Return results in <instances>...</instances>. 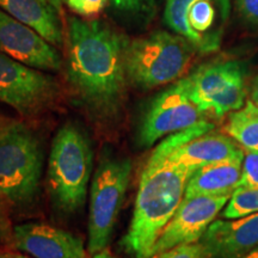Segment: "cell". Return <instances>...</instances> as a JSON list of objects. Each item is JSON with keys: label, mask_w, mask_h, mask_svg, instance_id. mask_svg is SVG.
Returning a JSON list of instances; mask_svg holds the SVG:
<instances>
[{"label": "cell", "mask_w": 258, "mask_h": 258, "mask_svg": "<svg viewBox=\"0 0 258 258\" xmlns=\"http://www.w3.org/2000/svg\"><path fill=\"white\" fill-rule=\"evenodd\" d=\"M128 40L108 24L70 17L66 30V72L71 89L93 117L111 121L123 106L128 79Z\"/></svg>", "instance_id": "cell-1"}, {"label": "cell", "mask_w": 258, "mask_h": 258, "mask_svg": "<svg viewBox=\"0 0 258 258\" xmlns=\"http://www.w3.org/2000/svg\"><path fill=\"white\" fill-rule=\"evenodd\" d=\"M192 172L170 160L146 164L131 226L121 241L125 252L134 258H152L154 245L179 207Z\"/></svg>", "instance_id": "cell-2"}, {"label": "cell", "mask_w": 258, "mask_h": 258, "mask_svg": "<svg viewBox=\"0 0 258 258\" xmlns=\"http://www.w3.org/2000/svg\"><path fill=\"white\" fill-rule=\"evenodd\" d=\"M93 167L90 139L74 123L61 127L51 144L47 183L55 208L72 214L86 201Z\"/></svg>", "instance_id": "cell-3"}, {"label": "cell", "mask_w": 258, "mask_h": 258, "mask_svg": "<svg viewBox=\"0 0 258 258\" xmlns=\"http://www.w3.org/2000/svg\"><path fill=\"white\" fill-rule=\"evenodd\" d=\"M43 156L40 141L23 122L0 120V201L14 208L37 198Z\"/></svg>", "instance_id": "cell-4"}, {"label": "cell", "mask_w": 258, "mask_h": 258, "mask_svg": "<svg viewBox=\"0 0 258 258\" xmlns=\"http://www.w3.org/2000/svg\"><path fill=\"white\" fill-rule=\"evenodd\" d=\"M195 51L185 38L164 30L128 41L125 47L128 84L148 90L175 82L188 70Z\"/></svg>", "instance_id": "cell-5"}, {"label": "cell", "mask_w": 258, "mask_h": 258, "mask_svg": "<svg viewBox=\"0 0 258 258\" xmlns=\"http://www.w3.org/2000/svg\"><path fill=\"white\" fill-rule=\"evenodd\" d=\"M132 160L103 157L93 175L90 189L88 250L95 254L108 246L132 176Z\"/></svg>", "instance_id": "cell-6"}, {"label": "cell", "mask_w": 258, "mask_h": 258, "mask_svg": "<svg viewBox=\"0 0 258 258\" xmlns=\"http://www.w3.org/2000/svg\"><path fill=\"white\" fill-rule=\"evenodd\" d=\"M232 0H165L164 23L196 51L208 54L221 46Z\"/></svg>", "instance_id": "cell-7"}, {"label": "cell", "mask_w": 258, "mask_h": 258, "mask_svg": "<svg viewBox=\"0 0 258 258\" xmlns=\"http://www.w3.org/2000/svg\"><path fill=\"white\" fill-rule=\"evenodd\" d=\"M246 69L238 60H217L188 76L192 102L203 114L222 118L246 103Z\"/></svg>", "instance_id": "cell-8"}, {"label": "cell", "mask_w": 258, "mask_h": 258, "mask_svg": "<svg viewBox=\"0 0 258 258\" xmlns=\"http://www.w3.org/2000/svg\"><path fill=\"white\" fill-rule=\"evenodd\" d=\"M206 120L192 102L188 77L180 78L153 98L145 111L138 133L140 147L153 146L158 140Z\"/></svg>", "instance_id": "cell-9"}, {"label": "cell", "mask_w": 258, "mask_h": 258, "mask_svg": "<svg viewBox=\"0 0 258 258\" xmlns=\"http://www.w3.org/2000/svg\"><path fill=\"white\" fill-rule=\"evenodd\" d=\"M57 96L59 85L50 76L0 51V102L23 116H36Z\"/></svg>", "instance_id": "cell-10"}, {"label": "cell", "mask_w": 258, "mask_h": 258, "mask_svg": "<svg viewBox=\"0 0 258 258\" xmlns=\"http://www.w3.org/2000/svg\"><path fill=\"white\" fill-rule=\"evenodd\" d=\"M231 196L183 198L179 207L158 238L152 257L183 244L198 243L227 205Z\"/></svg>", "instance_id": "cell-11"}, {"label": "cell", "mask_w": 258, "mask_h": 258, "mask_svg": "<svg viewBox=\"0 0 258 258\" xmlns=\"http://www.w3.org/2000/svg\"><path fill=\"white\" fill-rule=\"evenodd\" d=\"M0 51L40 71H60L62 59L56 47L34 29L0 9Z\"/></svg>", "instance_id": "cell-12"}, {"label": "cell", "mask_w": 258, "mask_h": 258, "mask_svg": "<svg viewBox=\"0 0 258 258\" xmlns=\"http://www.w3.org/2000/svg\"><path fill=\"white\" fill-rule=\"evenodd\" d=\"M11 245L34 258H86L80 238L44 224L15 226Z\"/></svg>", "instance_id": "cell-13"}, {"label": "cell", "mask_w": 258, "mask_h": 258, "mask_svg": "<svg viewBox=\"0 0 258 258\" xmlns=\"http://www.w3.org/2000/svg\"><path fill=\"white\" fill-rule=\"evenodd\" d=\"M209 258H241L258 247V212L213 221L200 239Z\"/></svg>", "instance_id": "cell-14"}, {"label": "cell", "mask_w": 258, "mask_h": 258, "mask_svg": "<svg viewBox=\"0 0 258 258\" xmlns=\"http://www.w3.org/2000/svg\"><path fill=\"white\" fill-rule=\"evenodd\" d=\"M57 0H0V9L34 29L44 40L60 48L63 46L62 23Z\"/></svg>", "instance_id": "cell-15"}, {"label": "cell", "mask_w": 258, "mask_h": 258, "mask_svg": "<svg viewBox=\"0 0 258 258\" xmlns=\"http://www.w3.org/2000/svg\"><path fill=\"white\" fill-rule=\"evenodd\" d=\"M244 150L228 135L205 134L175 151L166 160L195 171L226 160L244 159Z\"/></svg>", "instance_id": "cell-16"}, {"label": "cell", "mask_w": 258, "mask_h": 258, "mask_svg": "<svg viewBox=\"0 0 258 258\" xmlns=\"http://www.w3.org/2000/svg\"><path fill=\"white\" fill-rule=\"evenodd\" d=\"M243 160H226L195 170L186 183L184 198L231 196L238 189Z\"/></svg>", "instance_id": "cell-17"}, {"label": "cell", "mask_w": 258, "mask_h": 258, "mask_svg": "<svg viewBox=\"0 0 258 258\" xmlns=\"http://www.w3.org/2000/svg\"><path fill=\"white\" fill-rule=\"evenodd\" d=\"M224 131L243 150L258 153V106L249 99L243 108L231 112Z\"/></svg>", "instance_id": "cell-18"}, {"label": "cell", "mask_w": 258, "mask_h": 258, "mask_svg": "<svg viewBox=\"0 0 258 258\" xmlns=\"http://www.w3.org/2000/svg\"><path fill=\"white\" fill-rule=\"evenodd\" d=\"M213 128H214L213 123H211L207 120H203L200 123L194 125V127L183 129V131L170 134L165 140L161 141L156 147V150L151 154L147 164H157L163 160H166L178 148L184 146L185 144L190 143L194 139L209 133V132L213 131Z\"/></svg>", "instance_id": "cell-19"}, {"label": "cell", "mask_w": 258, "mask_h": 258, "mask_svg": "<svg viewBox=\"0 0 258 258\" xmlns=\"http://www.w3.org/2000/svg\"><path fill=\"white\" fill-rule=\"evenodd\" d=\"M258 212V188H238L232 194L221 215L225 219H237Z\"/></svg>", "instance_id": "cell-20"}, {"label": "cell", "mask_w": 258, "mask_h": 258, "mask_svg": "<svg viewBox=\"0 0 258 258\" xmlns=\"http://www.w3.org/2000/svg\"><path fill=\"white\" fill-rule=\"evenodd\" d=\"M114 9L132 18H147L154 14L158 0H109Z\"/></svg>", "instance_id": "cell-21"}, {"label": "cell", "mask_w": 258, "mask_h": 258, "mask_svg": "<svg viewBox=\"0 0 258 258\" xmlns=\"http://www.w3.org/2000/svg\"><path fill=\"white\" fill-rule=\"evenodd\" d=\"M258 188V153L247 152L244 156L238 188Z\"/></svg>", "instance_id": "cell-22"}, {"label": "cell", "mask_w": 258, "mask_h": 258, "mask_svg": "<svg viewBox=\"0 0 258 258\" xmlns=\"http://www.w3.org/2000/svg\"><path fill=\"white\" fill-rule=\"evenodd\" d=\"M152 258H209V254L201 243H192L178 245Z\"/></svg>", "instance_id": "cell-23"}, {"label": "cell", "mask_w": 258, "mask_h": 258, "mask_svg": "<svg viewBox=\"0 0 258 258\" xmlns=\"http://www.w3.org/2000/svg\"><path fill=\"white\" fill-rule=\"evenodd\" d=\"M109 0H67L70 9L82 17H92L103 11Z\"/></svg>", "instance_id": "cell-24"}, {"label": "cell", "mask_w": 258, "mask_h": 258, "mask_svg": "<svg viewBox=\"0 0 258 258\" xmlns=\"http://www.w3.org/2000/svg\"><path fill=\"white\" fill-rule=\"evenodd\" d=\"M235 4L245 23L258 29V0H235Z\"/></svg>", "instance_id": "cell-25"}, {"label": "cell", "mask_w": 258, "mask_h": 258, "mask_svg": "<svg viewBox=\"0 0 258 258\" xmlns=\"http://www.w3.org/2000/svg\"><path fill=\"white\" fill-rule=\"evenodd\" d=\"M12 230L14 228H11L8 215L0 203V244H11Z\"/></svg>", "instance_id": "cell-26"}, {"label": "cell", "mask_w": 258, "mask_h": 258, "mask_svg": "<svg viewBox=\"0 0 258 258\" xmlns=\"http://www.w3.org/2000/svg\"><path fill=\"white\" fill-rule=\"evenodd\" d=\"M250 101L258 106V74L254 77L250 89Z\"/></svg>", "instance_id": "cell-27"}, {"label": "cell", "mask_w": 258, "mask_h": 258, "mask_svg": "<svg viewBox=\"0 0 258 258\" xmlns=\"http://www.w3.org/2000/svg\"><path fill=\"white\" fill-rule=\"evenodd\" d=\"M0 258H29L24 254L17 252H10V251H0Z\"/></svg>", "instance_id": "cell-28"}, {"label": "cell", "mask_w": 258, "mask_h": 258, "mask_svg": "<svg viewBox=\"0 0 258 258\" xmlns=\"http://www.w3.org/2000/svg\"><path fill=\"white\" fill-rule=\"evenodd\" d=\"M92 258H117V257L114 256V254H112L108 249H104L103 251H101V252H97L93 254Z\"/></svg>", "instance_id": "cell-29"}, {"label": "cell", "mask_w": 258, "mask_h": 258, "mask_svg": "<svg viewBox=\"0 0 258 258\" xmlns=\"http://www.w3.org/2000/svg\"><path fill=\"white\" fill-rule=\"evenodd\" d=\"M241 258H258V247L253 249L252 251H250L249 253H246L245 256H243Z\"/></svg>", "instance_id": "cell-30"}, {"label": "cell", "mask_w": 258, "mask_h": 258, "mask_svg": "<svg viewBox=\"0 0 258 258\" xmlns=\"http://www.w3.org/2000/svg\"><path fill=\"white\" fill-rule=\"evenodd\" d=\"M57 2H60V0H57Z\"/></svg>", "instance_id": "cell-31"}]
</instances>
